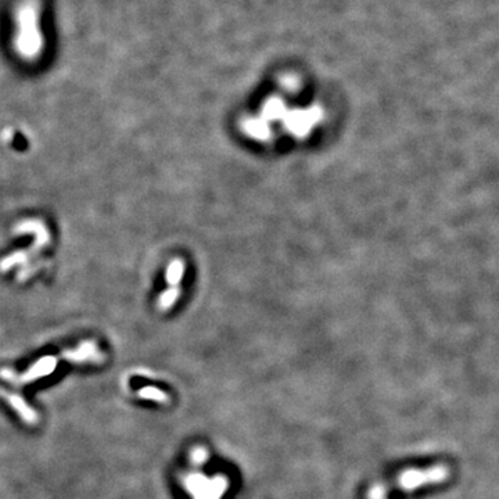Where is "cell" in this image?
Listing matches in <instances>:
<instances>
[{
	"label": "cell",
	"mask_w": 499,
	"mask_h": 499,
	"mask_svg": "<svg viewBox=\"0 0 499 499\" xmlns=\"http://www.w3.org/2000/svg\"><path fill=\"white\" fill-rule=\"evenodd\" d=\"M183 483L196 499H219L228 488V480L223 476H216L215 480L208 481L201 474H190Z\"/></svg>",
	"instance_id": "4"
},
{
	"label": "cell",
	"mask_w": 499,
	"mask_h": 499,
	"mask_svg": "<svg viewBox=\"0 0 499 499\" xmlns=\"http://www.w3.org/2000/svg\"><path fill=\"white\" fill-rule=\"evenodd\" d=\"M192 459L196 462V463H201L207 459V452L202 448H196L193 451L192 453Z\"/></svg>",
	"instance_id": "14"
},
{
	"label": "cell",
	"mask_w": 499,
	"mask_h": 499,
	"mask_svg": "<svg viewBox=\"0 0 499 499\" xmlns=\"http://www.w3.org/2000/svg\"><path fill=\"white\" fill-rule=\"evenodd\" d=\"M57 368V358L56 356H44L39 361H37L34 365H31L24 373L18 375L11 369H1L0 370V377L14 383V384H27L31 382H35L41 377L49 376L50 373L54 372Z\"/></svg>",
	"instance_id": "3"
},
{
	"label": "cell",
	"mask_w": 499,
	"mask_h": 499,
	"mask_svg": "<svg viewBox=\"0 0 499 499\" xmlns=\"http://www.w3.org/2000/svg\"><path fill=\"white\" fill-rule=\"evenodd\" d=\"M15 235H34L35 242L31 249H28L32 258H35L39 251L45 249L50 243V232L46 223L41 219H25L14 226Z\"/></svg>",
	"instance_id": "5"
},
{
	"label": "cell",
	"mask_w": 499,
	"mask_h": 499,
	"mask_svg": "<svg viewBox=\"0 0 499 499\" xmlns=\"http://www.w3.org/2000/svg\"><path fill=\"white\" fill-rule=\"evenodd\" d=\"M451 474L448 466L436 465L426 469H408L399 473L393 484L401 491H415L426 486H437L447 481Z\"/></svg>",
	"instance_id": "2"
},
{
	"label": "cell",
	"mask_w": 499,
	"mask_h": 499,
	"mask_svg": "<svg viewBox=\"0 0 499 499\" xmlns=\"http://www.w3.org/2000/svg\"><path fill=\"white\" fill-rule=\"evenodd\" d=\"M13 48L25 63L38 61L46 49L41 0H20L14 10Z\"/></svg>",
	"instance_id": "1"
},
{
	"label": "cell",
	"mask_w": 499,
	"mask_h": 499,
	"mask_svg": "<svg viewBox=\"0 0 499 499\" xmlns=\"http://www.w3.org/2000/svg\"><path fill=\"white\" fill-rule=\"evenodd\" d=\"M138 396L141 398L150 399V401H155V402H160V403H167L169 401V396L165 394L164 391H161L160 389H155V387H145L142 389Z\"/></svg>",
	"instance_id": "10"
},
{
	"label": "cell",
	"mask_w": 499,
	"mask_h": 499,
	"mask_svg": "<svg viewBox=\"0 0 499 499\" xmlns=\"http://www.w3.org/2000/svg\"><path fill=\"white\" fill-rule=\"evenodd\" d=\"M178 297H179V289L172 287V289H169V290H167L165 293L161 294L158 305H160L161 309H169Z\"/></svg>",
	"instance_id": "12"
},
{
	"label": "cell",
	"mask_w": 499,
	"mask_h": 499,
	"mask_svg": "<svg viewBox=\"0 0 499 499\" xmlns=\"http://www.w3.org/2000/svg\"><path fill=\"white\" fill-rule=\"evenodd\" d=\"M46 264V261H38L35 264H25L22 265V268L18 271L17 273V280L18 282H25L28 278H31L37 271H39L41 268H44Z\"/></svg>",
	"instance_id": "11"
},
{
	"label": "cell",
	"mask_w": 499,
	"mask_h": 499,
	"mask_svg": "<svg viewBox=\"0 0 499 499\" xmlns=\"http://www.w3.org/2000/svg\"><path fill=\"white\" fill-rule=\"evenodd\" d=\"M0 396L8 402L10 406H13L15 409V412L21 416V419L25 420V423H28V425L37 423L38 415L35 413L34 409H31V406L24 401V398H21L17 394H11V393L3 391V390H0Z\"/></svg>",
	"instance_id": "7"
},
{
	"label": "cell",
	"mask_w": 499,
	"mask_h": 499,
	"mask_svg": "<svg viewBox=\"0 0 499 499\" xmlns=\"http://www.w3.org/2000/svg\"><path fill=\"white\" fill-rule=\"evenodd\" d=\"M31 259L34 258L28 249H20L13 254H8L0 259V272H8L14 266L28 264Z\"/></svg>",
	"instance_id": "8"
},
{
	"label": "cell",
	"mask_w": 499,
	"mask_h": 499,
	"mask_svg": "<svg viewBox=\"0 0 499 499\" xmlns=\"http://www.w3.org/2000/svg\"><path fill=\"white\" fill-rule=\"evenodd\" d=\"M61 356L72 363H100L104 361V354L92 340L82 342L77 349L64 351Z\"/></svg>",
	"instance_id": "6"
},
{
	"label": "cell",
	"mask_w": 499,
	"mask_h": 499,
	"mask_svg": "<svg viewBox=\"0 0 499 499\" xmlns=\"http://www.w3.org/2000/svg\"><path fill=\"white\" fill-rule=\"evenodd\" d=\"M183 271H185V265L181 259H175L169 264L168 266V271H167V282L171 285V286H176L181 279H182V275H183Z\"/></svg>",
	"instance_id": "9"
},
{
	"label": "cell",
	"mask_w": 499,
	"mask_h": 499,
	"mask_svg": "<svg viewBox=\"0 0 499 499\" xmlns=\"http://www.w3.org/2000/svg\"><path fill=\"white\" fill-rule=\"evenodd\" d=\"M390 487L387 483H377L375 484L368 494V499H387Z\"/></svg>",
	"instance_id": "13"
}]
</instances>
